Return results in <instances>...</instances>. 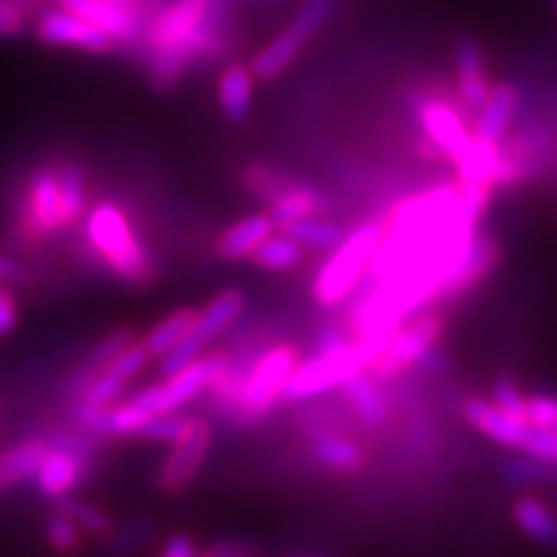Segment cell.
Returning <instances> with one entry per match:
<instances>
[{"mask_svg":"<svg viewBox=\"0 0 557 557\" xmlns=\"http://www.w3.org/2000/svg\"><path fill=\"white\" fill-rule=\"evenodd\" d=\"M498 472L500 478L508 480V483H517V485H534V483H549V480H557V465L542 462V459L521 455V451L519 457L500 459Z\"/></svg>","mask_w":557,"mask_h":557,"instance_id":"obj_32","label":"cell"},{"mask_svg":"<svg viewBox=\"0 0 557 557\" xmlns=\"http://www.w3.org/2000/svg\"><path fill=\"white\" fill-rule=\"evenodd\" d=\"M209 447H212V426L205 416H189L184 434L176 442H171L169 457L163 459L158 470V491L165 496H178L186 487H191L194 480L201 472V465L207 462Z\"/></svg>","mask_w":557,"mask_h":557,"instance_id":"obj_7","label":"cell"},{"mask_svg":"<svg viewBox=\"0 0 557 557\" xmlns=\"http://www.w3.org/2000/svg\"><path fill=\"white\" fill-rule=\"evenodd\" d=\"M305 259V248L299 246L295 238H289L287 233H271L267 240L256 248V253L250 256V263L263 271H276V274H284V271L297 269Z\"/></svg>","mask_w":557,"mask_h":557,"instance_id":"obj_29","label":"cell"},{"mask_svg":"<svg viewBox=\"0 0 557 557\" xmlns=\"http://www.w3.org/2000/svg\"><path fill=\"white\" fill-rule=\"evenodd\" d=\"M517 103H519V94L511 83H500V86L491 88V94H487L483 107L478 109V120H475V129H472V135L485 139V143L491 145L504 143L506 132L511 127L513 114H517Z\"/></svg>","mask_w":557,"mask_h":557,"instance_id":"obj_18","label":"cell"},{"mask_svg":"<svg viewBox=\"0 0 557 557\" xmlns=\"http://www.w3.org/2000/svg\"><path fill=\"white\" fill-rule=\"evenodd\" d=\"M37 37L50 47H73V50L94 54H109L120 47L109 34L96 29L94 24L81 18L78 13L62 9V5L54 11L41 13L37 21Z\"/></svg>","mask_w":557,"mask_h":557,"instance_id":"obj_11","label":"cell"},{"mask_svg":"<svg viewBox=\"0 0 557 557\" xmlns=\"http://www.w3.org/2000/svg\"><path fill=\"white\" fill-rule=\"evenodd\" d=\"M299 361H302V351L295 344H276L261 351L248 369L230 418L238 426H253L263 421L271 408L282 400L284 385Z\"/></svg>","mask_w":557,"mask_h":557,"instance_id":"obj_5","label":"cell"},{"mask_svg":"<svg viewBox=\"0 0 557 557\" xmlns=\"http://www.w3.org/2000/svg\"><path fill=\"white\" fill-rule=\"evenodd\" d=\"M18 325V305L5 284H0V336H11Z\"/></svg>","mask_w":557,"mask_h":557,"instance_id":"obj_43","label":"cell"},{"mask_svg":"<svg viewBox=\"0 0 557 557\" xmlns=\"http://www.w3.org/2000/svg\"><path fill=\"white\" fill-rule=\"evenodd\" d=\"M47 449H50V438L29 436L0 451V483H3V487H13L26 483V480H34Z\"/></svg>","mask_w":557,"mask_h":557,"instance_id":"obj_23","label":"cell"},{"mask_svg":"<svg viewBox=\"0 0 557 557\" xmlns=\"http://www.w3.org/2000/svg\"><path fill=\"white\" fill-rule=\"evenodd\" d=\"M26 24V11L18 0H0V37H16Z\"/></svg>","mask_w":557,"mask_h":557,"instance_id":"obj_41","label":"cell"},{"mask_svg":"<svg viewBox=\"0 0 557 557\" xmlns=\"http://www.w3.org/2000/svg\"><path fill=\"white\" fill-rule=\"evenodd\" d=\"M498 261V240L487 233H475V238H472L468 250L462 253V259L457 261V267L444 278L442 292H438V302H449V299L468 295L470 289H475L480 282H485L496 271Z\"/></svg>","mask_w":557,"mask_h":557,"instance_id":"obj_13","label":"cell"},{"mask_svg":"<svg viewBox=\"0 0 557 557\" xmlns=\"http://www.w3.org/2000/svg\"><path fill=\"white\" fill-rule=\"evenodd\" d=\"M305 45H308V39H305L292 24L284 32H278L276 37L271 39L267 47H261V50L256 52V58L250 60V70H253L256 81L271 83L276 81L278 75L287 73L292 62L302 54Z\"/></svg>","mask_w":557,"mask_h":557,"instance_id":"obj_20","label":"cell"},{"mask_svg":"<svg viewBox=\"0 0 557 557\" xmlns=\"http://www.w3.org/2000/svg\"><path fill=\"white\" fill-rule=\"evenodd\" d=\"M276 230L287 233L289 238H295L302 248L325 250V253L336 250L341 243H344L346 235H348L346 230L338 225V222L323 220V218H320V214H318V218H305V220L287 222V225H282V227H276Z\"/></svg>","mask_w":557,"mask_h":557,"instance_id":"obj_28","label":"cell"},{"mask_svg":"<svg viewBox=\"0 0 557 557\" xmlns=\"http://www.w3.org/2000/svg\"><path fill=\"white\" fill-rule=\"evenodd\" d=\"M201 557H263V547L253 540H214L199 549Z\"/></svg>","mask_w":557,"mask_h":557,"instance_id":"obj_39","label":"cell"},{"mask_svg":"<svg viewBox=\"0 0 557 557\" xmlns=\"http://www.w3.org/2000/svg\"><path fill=\"white\" fill-rule=\"evenodd\" d=\"M62 9L78 13L96 29L109 34L116 45H139L145 34V21L127 0H60Z\"/></svg>","mask_w":557,"mask_h":557,"instance_id":"obj_12","label":"cell"},{"mask_svg":"<svg viewBox=\"0 0 557 557\" xmlns=\"http://www.w3.org/2000/svg\"><path fill=\"white\" fill-rule=\"evenodd\" d=\"M267 212L271 220L276 222V227L287 225V222L305 220V218H318V214L325 212V197L312 186L302 184V181H295L289 189H284L278 197H274L267 205Z\"/></svg>","mask_w":557,"mask_h":557,"instance_id":"obj_25","label":"cell"},{"mask_svg":"<svg viewBox=\"0 0 557 557\" xmlns=\"http://www.w3.org/2000/svg\"><path fill=\"white\" fill-rule=\"evenodd\" d=\"M312 457L323 468L333 472H346V475L364 470L367 465V451L354 438L338 436L333 431H325V434H318L312 438Z\"/></svg>","mask_w":557,"mask_h":557,"instance_id":"obj_26","label":"cell"},{"mask_svg":"<svg viewBox=\"0 0 557 557\" xmlns=\"http://www.w3.org/2000/svg\"><path fill=\"white\" fill-rule=\"evenodd\" d=\"M240 181H243V186L248 189V194H253L256 199H261L263 205H269V201L278 197L284 189H289L297 178L287 176V173L274 169V165L248 163L240 173Z\"/></svg>","mask_w":557,"mask_h":557,"instance_id":"obj_31","label":"cell"},{"mask_svg":"<svg viewBox=\"0 0 557 557\" xmlns=\"http://www.w3.org/2000/svg\"><path fill=\"white\" fill-rule=\"evenodd\" d=\"M517 451L529 457H537L542 462L557 465V429L529 426L521 436Z\"/></svg>","mask_w":557,"mask_h":557,"instance_id":"obj_36","label":"cell"},{"mask_svg":"<svg viewBox=\"0 0 557 557\" xmlns=\"http://www.w3.org/2000/svg\"><path fill=\"white\" fill-rule=\"evenodd\" d=\"M225 21V0H173L145 24L139 45L152 86L171 90L184 78L191 60L212 58L222 45Z\"/></svg>","mask_w":557,"mask_h":557,"instance_id":"obj_1","label":"cell"},{"mask_svg":"<svg viewBox=\"0 0 557 557\" xmlns=\"http://www.w3.org/2000/svg\"><path fill=\"white\" fill-rule=\"evenodd\" d=\"M524 418L529 426L557 429V398L555 395H529Z\"/></svg>","mask_w":557,"mask_h":557,"instance_id":"obj_40","label":"cell"},{"mask_svg":"<svg viewBox=\"0 0 557 557\" xmlns=\"http://www.w3.org/2000/svg\"><path fill=\"white\" fill-rule=\"evenodd\" d=\"M380 220L364 222V225L354 227L336 250H331V259L323 263L315 282H312V299L320 308H338L357 292L361 278H367L369 263H372L374 250L380 246Z\"/></svg>","mask_w":557,"mask_h":557,"instance_id":"obj_4","label":"cell"},{"mask_svg":"<svg viewBox=\"0 0 557 557\" xmlns=\"http://www.w3.org/2000/svg\"><path fill=\"white\" fill-rule=\"evenodd\" d=\"M0 487H3V483H0Z\"/></svg>","mask_w":557,"mask_h":557,"instance_id":"obj_48","label":"cell"},{"mask_svg":"<svg viewBox=\"0 0 557 557\" xmlns=\"http://www.w3.org/2000/svg\"><path fill=\"white\" fill-rule=\"evenodd\" d=\"M45 540L52 553L60 557H73L83 549V532L67 513L60 511V508L50 513L45 521Z\"/></svg>","mask_w":557,"mask_h":557,"instance_id":"obj_33","label":"cell"},{"mask_svg":"<svg viewBox=\"0 0 557 557\" xmlns=\"http://www.w3.org/2000/svg\"><path fill=\"white\" fill-rule=\"evenodd\" d=\"M462 416L465 421H468L475 431H480L485 438L496 442L498 447H506L513 451H517L521 436H524V431L529 429L527 418L508 416L506 410L493 406L491 398H478V395L465 398Z\"/></svg>","mask_w":557,"mask_h":557,"instance_id":"obj_14","label":"cell"},{"mask_svg":"<svg viewBox=\"0 0 557 557\" xmlns=\"http://www.w3.org/2000/svg\"><path fill=\"white\" fill-rule=\"evenodd\" d=\"M513 524L527 534L534 545L557 549V517L545 500L537 496H519L511 506Z\"/></svg>","mask_w":557,"mask_h":557,"instance_id":"obj_24","label":"cell"},{"mask_svg":"<svg viewBox=\"0 0 557 557\" xmlns=\"http://www.w3.org/2000/svg\"><path fill=\"white\" fill-rule=\"evenodd\" d=\"M359 369H364V364H361L357 348H354V341L351 346L341 348V351L318 354V357L299 361L295 367L287 385H284L282 400L299 403L315 398V395H323L333 387L344 385V382L351 377L354 372H359Z\"/></svg>","mask_w":557,"mask_h":557,"instance_id":"obj_9","label":"cell"},{"mask_svg":"<svg viewBox=\"0 0 557 557\" xmlns=\"http://www.w3.org/2000/svg\"><path fill=\"white\" fill-rule=\"evenodd\" d=\"M351 341H354L351 333H348L346 329H341V325H323L315 336V351L318 354L341 351V348L351 346Z\"/></svg>","mask_w":557,"mask_h":557,"instance_id":"obj_42","label":"cell"},{"mask_svg":"<svg viewBox=\"0 0 557 557\" xmlns=\"http://www.w3.org/2000/svg\"><path fill=\"white\" fill-rule=\"evenodd\" d=\"M274 230L276 222L271 220L269 212L248 214V218L233 222V225L220 235L218 243H214V253L227 263L248 261L250 256L256 253V248H259Z\"/></svg>","mask_w":557,"mask_h":557,"instance_id":"obj_17","label":"cell"},{"mask_svg":"<svg viewBox=\"0 0 557 557\" xmlns=\"http://www.w3.org/2000/svg\"><path fill=\"white\" fill-rule=\"evenodd\" d=\"M26 278V269L21 267L18 259H13L9 253H0V284L11 287V284H18Z\"/></svg>","mask_w":557,"mask_h":557,"instance_id":"obj_45","label":"cell"},{"mask_svg":"<svg viewBox=\"0 0 557 557\" xmlns=\"http://www.w3.org/2000/svg\"><path fill=\"white\" fill-rule=\"evenodd\" d=\"M186 423H189V416H178V413H163L150 418L143 429H139V438H148V442H160V444H171L184 434Z\"/></svg>","mask_w":557,"mask_h":557,"instance_id":"obj_37","label":"cell"},{"mask_svg":"<svg viewBox=\"0 0 557 557\" xmlns=\"http://www.w3.org/2000/svg\"><path fill=\"white\" fill-rule=\"evenodd\" d=\"M413 111L421 129L426 132L429 145H434L438 156L457 165L472 145V132L462 114L442 99H416Z\"/></svg>","mask_w":557,"mask_h":557,"instance_id":"obj_10","label":"cell"},{"mask_svg":"<svg viewBox=\"0 0 557 557\" xmlns=\"http://www.w3.org/2000/svg\"><path fill=\"white\" fill-rule=\"evenodd\" d=\"M152 540V527L148 521H132L120 532H114L111 529V534L107 537L109 542V553L116 555V557H127V555H135L143 549L148 542Z\"/></svg>","mask_w":557,"mask_h":557,"instance_id":"obj_34","label":"cell"},{"mask_svg":"<svg viewBox=\"0 0 557 557\" xmlns=\"http://www.w3.org/2000/svg\"><path fill=\"white\" fill-rule=\"evenodd\" d=\"M99 442L101 438L83 434V431L62 438H50V449H47L37 475H34V485H37L41 496L50 500L70 496L78 487L83 475H86V459L90 447H96Z\"/></svg>","mask_w":557,"mask_h":557,"instance_id":"obj_6","label":"cell"},{"mask_svg":"<svg viewBox=\"0 0 557 557\" xmlns=\"http://www.w3.org/2000/svg\"><path fill=\"white\" fill-rule=\"evenodd\" d=\"M455 67H457V88L462 96L465 107L478 111L491 94V78H487L485 54L480 50L478 39L462 37L455 39Z\"/></svg>","mask_w":557,"mask_h":557,"instance_id":"obj_15","label":"cell"},{"mask_svg":"<svg viewBox=\"0 0 557 557\" xmlns=\"http://www.w3.org/2000/svg\"><path fill=\"white\" fill-rule=\"evenodd\" d=\"M341 393L348 406H351L354 416L364 423L367 429H382L389 418V406L387 400L382 398L377 389V382H374L369 369H359L348 377L344 385H341Z\"/></svg>","mask_w":557,"mask_h":557,"instance_id":"obj_21","label":"cell"},{"mask_svg":"<svg viewBox=\"0 0 557 557\" xmlns=\"http://www.w3.org/2000/svg\"><path fill=\"white\" fill-rule=\"evenodd\" d=\"M256 94V75L246 65H227L222 70L218 83V101L220 111L227 122L243 124L253 109Z\"/></svg>","mask_w":557,"mask_h":557,"instance_id":"obj_22","label":"cell"},{"mask_svg":"<svg viewBox=\"0 0 557 557\" xmlns=\"http://www.w3.org/2000/svg\"><path fill=\"white\" fill-rule=\"evenodd\" d=\"M158 557H201L197 542H194L189 534H173V537L165 542L163 549H160Z\"/></svg>","mask_w":557,"mask_h":557,"instance_id":"obj_44","label":"cell"},{"mask_svg":"<svg viewBox=\"0 0 557 557\" xmlns=\"http://www.w3.org/2000/svg\"><path fill=\"white\" fill-rule=\"evenodd\" d=\"M491 403L493 406H498L500 410H506L508 416H517V418H524V410H527V398L524 393H521L519 382L513 377H498L493 382L491 387Z\"/></svg>","mask_w":557,"mask_h":557,"instance_id":"obj_38","label":"cell"},{"mask_svg":"<svg viewBox=\"0 0 557 557\" xmlns=\"http://www.w3.org/2000/svg\"><path fill=\"white\" fill-rule=\"evenodd\" d=\"M86 240L81 261L94 269H107L129 287H150L158 276L152 253L139 240L127 209L114 199H101L86 212Z\"/></svg>","mask_w":557,"mask_h":557,"instance_id":"obj_2","label":"cell"},{"mask_svg":"<svg viewBox=\"0 0 557 557\" xmlns=\"http://www.w3.org/2000/svg\"><path fill=\"white\" fill-rule=\"evenodd\" d=\"M444 333V318L438 312H416L406 323L398 325L385 351L374 361L372 372L377 380H393L416 364L431 346L438 344Z\"/></svg>","mask_w":557,"mask_h":557,"instance_id":"obj_8","label":"cell"},{"mask_svg":"<svg viewBox=\"0 0 557 557\" xmlns=\"http://www.w3.org/2000/svg\"><path fill=\"white\" fill-rule=\"evenodd\" d=\"M295 557H315V555H295Z\"/></svg>","mask_w":557,"mask_h":557,"instance_id":"obj_46","label":"cell"},{"mask_svg":"<svg viewBox=\"0 0 557 557\" xmlns=\"http://www.w3.org/2000/svg\"><path fill=\"white\" fill-rule=\"evenodd\" d=\"M246 302L248 299L240 289L235 287L220 289L218 295L209 299L205 308L199 310L197 323H194L189 336L207 351V346L212 344V341L225 336V333L238 323V318L246 312Z\"/></svg>","mask_w":557,"mask_h":557,"instance_id":"obj_16","label":"cell"},{"mask_svg":"<svg viewBox=\"0 0 557 557\" xmlns=\"http://www.w3.org/2000/svg\"><path fill=\"white\" fill-rule=\"evenodd\" d=\"M197 315H199L197 308H178L173 310L171 315L158 320L145 336H139L143 338L145 348H148L150 357L160 359L163 354H169L181 338H186V333L194 329V323H197Z\"/></svg>","mask_w":557,"mask_h":557,"instance_id":"obj_27","label":"cell"},{"mask_svg":"<svg viewBox=\"0 0 557 557\" xmlns=\"http://www.w3.org/2000/svg\"><path fill=\"white\" fill-rule=\"evenodd\" d=\"M58 504H60V511L67 513V517L78 524L81 532L88 534V537L107 540L111 529H114V521H111L109 513L96 504H90V500H83L70 493V496L60 498Z\"/></svg>","mask_w":557,"mask_h":557,"instance_id":"obj_30","label":"cell"},{"mask_svg":"<svg viewBox=\"0 0 557 557\" xmlns=\"http://www.w3.org/2000/svg\"><path fill=\"white\" fill-rule=\"evenodd\" d=\"M11 230L16 235L18 246H37V243L60 238V235L75 230L67 218L65 199H62L60 169L45 165L26 178L24 191L13 207Z\"/></svg>","mask_w":557,"mask_h":557,"instance_id":"obj_3","label":"cell"},{"mask_svg":"<svg viewBox=\"0 0 557 557\" xmlns=\"http://www.w3.org/2000/svg\"><path fill=\"white\" fill-rule=\"evenodd\" d=\"M139 338V333L135 325H120V329L109 331L107 336H103L99 344H94L88 348V354L83 357V361L78 367H75V372L70 374L67 380V395H73V398H78L81 389L86 382L94 377L96 372H101L103 367L109 364L111 359L116 357V354H122L124 348L135 344V341Z\"/></svg>","mask_w":557,"mask_h":557,"instance_id":"obj_19","label":"cell"},{"mask_svg":"<svg viewBox=\"0 0 557 557\" xmlns=\"http://www.w3.org/2000/svg\"><path fill=\"white\" fill-rule=\"evenodd\" d=\"M333 9H336V0H305L302 9L297 11L295 21H292V26L310 41L320 29H323L325 21L331 18Z\"/></svg>","mask_w":557,"mask_h":557,"instance_id":"obj_35","label":"cell"},{"mask_svg":"<svg viewBox=\"0 0 557 557\" xmlns=\"http://www.w3.org/2000/svg\"><path fill=\"white\" fill-rule=\"evenodd\" d=\"M555 11H557V0H555Z\"/></svg>","mask_w":557,"mask_h":557,"instance_id":"obj_47","label":"cell"}]
</instances>
